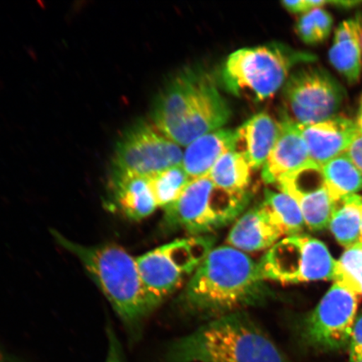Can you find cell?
I'll return each instance as SVG.
<instances>
[{
	"label": "cell",
	"mask_w": 362,
	"mask_h": 362,
	"mask_svg": "<svg viewBox=\"0 0 362 362\" xmlns=\"http://www.w3.org/2000/svg\"><path fill=\"white\" fill-rule=\"evenodd\" d=\"M285 103L298 124L320 123L332 119L345 98L341 84L321 67L300 68L284 85Z\"/></svg>",
	"instance_id": "9"
},
{
	"label": "cell",
	"mask_w": 362,
	"mask_h": 362,
	"mask_svg": "<svg viewBox=\"0 0 362 362\" xmlns=\"http://www.w3.org/2000/svg\"><path fill=\"white\" fill-rule=\"evenodd\" d=\"M333 18L323 8H316L303 13L296 25V33L307 45H318L332 33Z\"/></svg>",
	"instance_id": "27"
},
{
	"label": "cell",
	"mask_w": 362,
	"mask_h": 362,
	"mask_svg": "<svg viewBox=\"0 0 362 362\" xmlns=\"http://www.w3.org/2000/svg\"><path fill=\"white\" fill-rule=\"evenodd\" d=\"M280 192L300 206L307 228L320 232L328 228L334 201L325 184L322 169L312 162L278 181Z\"/></svg>",
	"instance_id": "11"
},
{
	"label": "cell",
	"mask_w": 362,
	"mask_h": 362,
	"mask_svg": "<svg viewBox=\"0 0 362 362\" xmlns=\"http://www.w3.org/2000/svg\"><path fill=\"white\" fill-rule=\"evenodd\" d=\"M359 297L334 282L303 324V345L319 352L337 351L349 346Z\"/></svg>",
	"instance_id": "8"
},
{
	"label": "cell",
	"mask_w": 362,
	"mask_h": 362,
	"mask_svg": "<svg viewBox=\"0 0 362 362\" xmlns=\"http://www.w3.org/2000/svg\"><path fill=\"white\" fill-rule=\"evenodd\" d=\"M270 296L259 264L230 246L212 248L189 279L180 304L191 313L212 318L241 312Z\"/></svg>",
	"instance_id": "1"
},
{
	"label": "cell",
	"mask_w": 362,
	"mask_h": 362,
	"mask_svg": "<svg viewBox=\"0 0 362 362\" xmlns=\"http://www.w3.org/2000/svg\"><path fill=\"white\" fill-rule=\"evenodd\" d=\"M257 264L264 281L281 284L334 281L337 269L327 245L302 233L279 240Z\"/></svg>",
	"instance_id": "6"
},
{
	"label": "cell",
	"mask_w": 362,
	"mask_h": 362,
	"mask_svg": "<svg viewBox=\"0 0 362 362\" xmlns=\"http://www.w3.org/2000/svg\"><path fill=\"white\" fill-rule=\"evenodd\" d=\"M360 243H362V216H361V238Z\"/></svg>",
	"instance_id": "34"
},
{
	"label": "cell",
	"mask_w": 362,
	"mask_h": 362,
	"mask_svg": "<svg viewBox=\"0 0 362 362\" xmlns=\"http://www.w3.org/2000/svg\"><path fill=\"white\" fill-rule=\"evenodd\" d=\"M298 126L311 161L320 167L345 153L359 130L354 122L336 116L320 123Z\"/></svg>",
	"instance_id": "14"
},
{
	"label": "cell",
	"mask_w": 362,
	"mask_h": 362,
	"mask_svg": "<svg viewBox=\"0 0 362 362\" xmlns=\"http://www.w3.org/2000/svg\"><path fill=\"white\" fill-rule=\"evenodd\" d=\"M283 236L281 230L261 203L239 217L226 243L243 252H253L270 249Z\"/></svg>",
	"instance_id": "16"
},
{
	"label": "cell",
	"mask_w": 362,
	"mask_h": 362,
	"mask_svg": "<svg viewBox=\"0 0 362 362\" xmlns=\"http://www.w3.org/2000/svg\"><path fill=\"white\" fill-rule=\"evenodd\" d=\"M334 282L361 296L362 292V243L346 248L337 261Z\"/></svg>",
	"instance_id": "26"
},
{
	"label": "cell",
	"mask_w": 362,
	"mask_h": 362,
	"mask_svg": "<svg viewBox=\"0 0 362 362\" xmlns=\"http://www.w3.org/2000/svg\"><path fill=\"white\" fill-rule=\"evenodd\" d=\"M0 362H13L8 356L0 351Z\"/></svg>",
	"instance_id": "32"
},
{
	"label": "cell",
	"mask_w": 362,
	"mask_h": 362,
	"mask_svg": "<svg viewBox=\"0 0 362 362\" xmlns=\"http://www.w3.org/2000/svg\"><path fill=\"white\" fill-rule=\"evenodd\" d=\"M350 361L362 360V312L356 315L349 343Z\"/></svg>",
	"instance_id": "29"
},
{
	"label": "cell",
	"mask_w": 362,
	"mask_h": 362,
	"mask_svg": "<svg viewBox=\"0 0 362 362\" xmlns=\"http://www.w3.org/2000/svg\"><path fill=\"white\" fill-rule=\"evenodd\" d=\"M358 126H359V128L362 130V106H361V113H360Z\"/></svg>",
	"instance_id": "33"
},
{
	"label": "cell",
	"mask_w": 362,
	"mask_h": 362,
	"mask_svg": "<svg viewBox=\"0 0 362 362\" xmlns=\"http://www.w3.org/2000/svg\"><path fill=\"white\" fill-rule=\"evenodd\" d=\"M329 1L325 0H296V1H284L283 6L287 11L294 13H305L316 8H322Z\"/></svg>",
	"instance_id": "30"
},
{
	"label": "cell",
	"mask_w": 362,
	"mask_h": 362,
	"mask_svg": "<svg viewBox=\"0 0 362 362\" xmlns=\"http://www.w3.org/2000/svg\"><path fill=\"white\" fill-rule=\"evenodd\" d=\"M208 76L191 68L176 75L156 99L152 113L153 125L166 136L177 128L187 117Z\"/></svg>",
	"instance_id": "13"
},
{
	"label": "cell",
	"mask_w": 362,
	"mask_h": 362,
	"mask_svg": "<svg viewBox=\"0 0 362 362\" xmlns=\"http://www.w3.org/2000/svg\"><path fill=\"white\" fill-rule=\"evenodd\" d=\"M249 202V192L225 191L209 177L193 180L177 201L164 208L165 224L200 236L233 223Z\"/></svg>",
	"instance_id": "5"
},
{
	"label": "cell",
	"mask_w": 362,
	"mask_h": 362,
	"mask_svg": "<svg viewBox=\"0 0 362 362\" xmlns=\"http://www.w3.org/2000/svg\"><path fill=\"white\" fill-rule=\"evenodd\" d=\"M329 62L339 74L355 83L362 74V13L343 21L334 33Z\"/></svg>",
	"instance_id": "18"
},
{
	"label": "cell",
	"mask_w": 362,
	"mask_h": 362,
	"mask_svg": "<svg viewBox=\"0 0 362 362\" xmlns=\"http://www.w3.org/2000/svg\"><path fill=\"white\" fill-rule=\"evenodd\" d=\"M252 170L247 158L233 151L225 153L217 160L208 177L225 191L246 193L251 183Z\"/></svg>",
	"instance_id": "23"
},
{
	"label": "cell",
	"mask_w": 362,
	"mask_h": 362,
	"mask_svg": "<svg viewBox=\"0 0 362 362\" xmlns=\"http://www.w3.org/2000/svg\"><path fill=\"white\" fill-rule=\"evenodd\" d=\"M111 183L113 201L128 218L143 220L157 209L149 177L113 171Z\"/></svg>",
	"instance_id": "19"
},
{
	"label": "cell",
	"mask_w": 362,
	"mask_h": 362,
	"mask_svg": "<svg viewBox=\"0 0 362 362\" xmlns=\"http://www.w3.org/2000/svg\"><path fill=\"white\" fill-rule=\"evenodd\" d=\"M315 59L310 53L277 43L242 48L226 59L221 79L230 93L262 102L286 83L294 66L310 64Z\"/></svg>",
	"instance_id": "4"
},
{
	"label": "cell",
	"mask_w": 362,
	"mask_h": 362,
	"mask_svg": "<svg viewBox=\"0 0 362 362\" xmlns=\"http://www.w3.org/2000/svg\"><path fill=\"white\" fill-rule=\"evenodd\" d=\"M262 205L278 225L284 236L301 234L305 225L300 206L293 199L282 192L266 189Z\"/></svg>",
	"instance_id": "24"
},
{
	"label": "cell",
	"mask_w": 362,
	"mask_h": 362,
	"mask_svg": "<svg viewBox=\"0 0 362 362\" xmlns=\"http://www.w3.org/2000/svg\"><path fill=\"white\" fill-rule=\"evenodd\" d=\"M349 362H362V360L356 361H349Z\"/></svg>",
	"instance_id": "35"
},
{
	"label": "cell",
	"mask_w": 362,
	"mask_h": 362,
	"mask_svg": "<svg viewBox=\"0 0 362 362\" xmlns=\"http://www.w3.org/2000/svg\"><path fill=\"white\" fill-rule=\"evenodd\" d=\"M321 169L334 202L362 191V173L346 152L321 166Z\"/></svg>",
	"instance_id": "22"
},
{
	"label": "cell",
	"mask_w": 362,
	"mask_h": 362,
	"mask_svg": "<svg viewBox=\"0 0 362 362\" xmlns=\"http://www.w3.org/2000/svg\"><path fill=\"white\" fill-rule=\"evenodd\" d=\"M312 163L300 126L286 117L281 123L277 142L262 166V178L275 184L284 176Z\"/></svg>",
	"instance_id": "15"
},
{
	"label": "cell",
	"mask_w": 362,
	"mask_h": 362,
	"mask_svg": "<svg viewBox=\"0 0 362 362\" xmlns=\"http://www.w3.org/2000/svg\"><path fill=\"white\" fill-rule=\"evenodd\" d=\"M281 131V123L260 112L235 131V151L247 158L252 170L264 166Z\"/></svg>",
	"instance_id": "17"
},
{
	"label": "cell",
	"mask_w": 362,
	"mask_h": 362,
	"mask_svg": "<svg viewBox=\"0 0 362 362\" xmlns=\"http://www.w3.org/2000/svg\"><path fill=\"white\" fill-rule=\"evenodd\" d=\"M346 153L362 173V130L360 128Z\"/></svg>",
	"instance_id": "31"
},
{
	"label": "cell",
	"mask_w": 362,
	"mask_h": 362,
	"mask_svg": "<svg viewBox=\"0 0 362 362\" xmlns=\"http://www.w3.org/2000/svg\"><path fill=\"white\" fill-rule=\"evenodd\" d=\"M51 233L59 245L78 257L110 301L130 337L137 339L143 321L160 303L144 286L136 257L115 243L85 246L71 241L56 230Z\"/></svg>",
	"instance_id": "2"
},
{
	"label": "cell",
	"mask_w": 362,
	"mask_h": 362,
	"mask_svg": "<svg viewBox=\"0 0 362 362\" xmlns=\"http://www.w3.org/2000/svg\"><path fill=\"white\" fill-rule=\"evenodd\" d=\"M183 155L180 146L156 126L142 123L131 129L117 144L113 171L152 177L182 165Z\"/></svg>",
	"instance_id": "10"
},
{
	"label": "cell",
	"mask_w": 362,
	"mask_h": 362,
	"mask_svg": "<svg viewBox=\"0 0 362 362\" xmlns=\"http://www.w3.org/2000/svg\"><path fill=\"white\" fill-rule=\"evenodd\" d=\"M230 115L228 103L209 75L182 123L167 137L180 146H188L202 136L220 129L228 121Z\"/></svg>",
	"instance_id": "12"
},
{
	"label": "cell",
	"mask_w": 362,
	"mask_h": 362,
	"mask_svg": "<svg viewBox=\"0 0 362 362\" xmlns=\"http://www.w3.org/2000/svg\"><path fill=\"white\" fill-rule=\"evenodd\" d=\"M361 216L362 196L359 194L334 203L328 228L344 247L360 243Z\"/></svg>",
	"instance_id": "21"
},
{
	"label": "cell",
	"mask_w": 362,
	"mask_h": 362,
	"mask_svg": "<svg viewBox=\"0 0 362 362\" xmlns=\"http://www.w3.org/2000/svg\"><path fill=\"white\" fill-rule=\"evenodd\" d=\"M235 151V131L218 129L194 140L183 155L182 166L193 180L208 177L217 160Z\"/></svg>",
	"instance_id": "20"
},
{
	"label": "cell",
	"mask_w": 362,
	"mask_h": 362,
	"mask_svg": "<svg viewBox=\"0 0 362 362\" xmlns=\"http://www.w3.org/2000/svg\"><path fill=\"white\" fill-rule=\"evenodd\" d=\"M361 296H362V292H361Z\"/></svg>",
	"instance_id": "36"
},
{
	"label": "cell",
	"mask_w": 362,
	"mask_h": 362,
	"mask_svg": "<svg viewBox=\"0 0 362 362\" xmlns=\"http://www.w3.org/2000/svg\"><path fill=\"white\" fill-rule=\"evenodd\" d=\"M149 179L157 206L162 208L177 201L192 180L182 165L163 170Z\"/></svg>",
	"instance_id": "25"
},
{
	"label": "cell",
	"mask_w": 362,
	"mask_h": 362,
	"mask_svg": "<svg viewBox=\"0 0 362 362\" xmlns=\"http://www.w3.org/2000/svg\"><path fill=\"white\" fill-rule=\"evenodd\" d=\"M214 238L193 236L180 238L136 257L144 286L161 303L194 273L214 248Z\"/></svg>",
	"instance_id": "7"
},
{
	"label": "cell",
	"mask_w": 362,
	"mask_h": 362,
	"mask_svg": "<svg viewBox=\"0 0 362 362\" xmlns=\"http://www.w3.org/2000/svg\"><path fill=\"white\" fill-rule=\"evenodd\" d=\"M107 351L104 362H126L123 347L111 325H107Z\"/></svg>",
	"instance_id": "28"
},
{
	"label": "cell",
	"mask_w": 362,
	"mask_h": 362,
	"mask_svg": "<svg viewBox=\"0 0 362 362\" xmlns=\"http://www.w3.org/2000/svg\"><path fill=\"white\" fill-rule=\"evenodd\" d=\"M161 362H293L242 312L218 317L166 346Z\"/></svg>",
	"instance_id": "3"
}]
</instances>
